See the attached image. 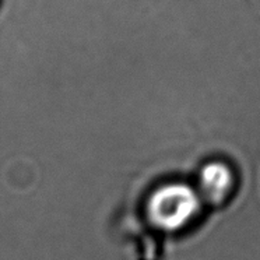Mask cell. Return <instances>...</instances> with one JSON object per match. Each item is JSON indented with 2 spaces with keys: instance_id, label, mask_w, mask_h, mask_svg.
I'll use <instances>...</instances> for the list:
<instances>
[{
  "instance_id": "cell-1",
  "label": "cell",
  "mask_w": 260,
  "mask_h": 260,
  "mask_svg": "<svg viewBox=\"0 0 260 260\" xmlns=\"http://www.w3.org/2000/svg\"><path fill=\"white\" fill-rule=\"evenodd\" d=\"M202 199L196 189L174 182L158 187L147 202V215L154 225L165 232L186 228L200 213Z\"/></svg>"
},
{
  "instance_id": "cell-2",
  "label": "cell",
  "mask_w": 260,
  "mask_h": 260,
  "mask_svg": "<svg viewBox=\"0 0 260 260\" xmlns=\"http://www.w3.org/2000/svg\"><path fill=\"white\" fill-rule=\"evenodd\" d=\"M235 185L234 171L222 161L206 164L199 175V196L204 202L218 206L230 198Z\"/></svg>"
}]
</instances>
